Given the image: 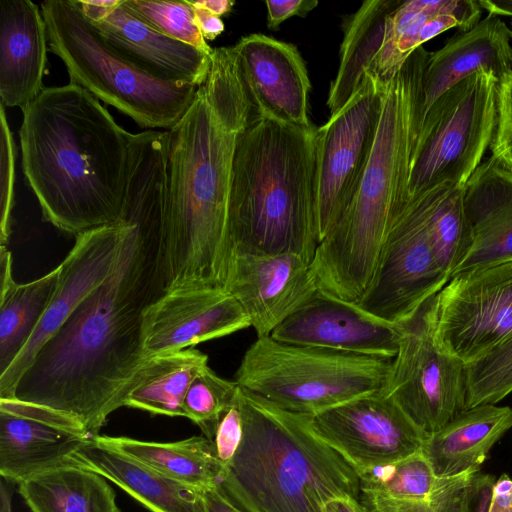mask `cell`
Here are the masks:
<instances>
[{
    "label": "cell",
    "instance_id": "6da1fadb",
    "mask_svg": "<svg viewBox=\"0 0 512 512\" xmlns=\"http://www.w3.org/2000/svg\"><path fill=\"white\" fill-rule=\"evenodd\" d=\"M162 217L163 201L155 192L126 194L125 231L110 275L42 346L13 398L70 415L92 436L124 406L148 359L142 321L161 294L156 252Z\"/></svg>",
    "mask_w": 512,
    "mask_h": 512
},
{
    "label": "cell",
    "instance_id": "7a4b0ae2",
    "mask_svg": "<svg viewBox=\"0 0 512 512\" xmlns=\"http://www.w3.org/2000/svg\"><path fill=\"white\" fill-rule=\"evenodd\" d=\"M254 119L247 103L211 97L199 86L168 130V198L156 252L161 294L225 289L233 158L239 133Z\"/></svg>",
    "mask_w": 512,
    "mask_h": 512
},
{
    "label": "cell",
    "instance_id": "3957f363",
    "mask_svg": "<svg viewBox=\"0 0 512 512\" xmlns=\"http://www.w3.org/2000/svg\"><path fill=\"white\" fill-rule=\"evenodd\" d=\"M22 113V171L43 219L75 237L119 224L129 132L73 83L44 88Z\"/></svg>",
    "mask_w": 512,
    "mask_h": 512
},
{
    "label": "cell",
    "instance_id": "277c9868",
    "mask_svg": "<svg viewBox=\"0 0 512 512\" xmlns=\"http://www.w3.org/2000/svg\"><path fill=\"white\" fill-rule=\"evenodd\" d=\"M430 52L418 47L385 89L374 146L356 190L319 243L311 267L319 290L357 304L375 272L386 236L410 200L409 181L424 116Z\"/></svg>",
    "mask_w": 512,
    "mask_h": 512
},
{
    "label": "cell",
    "instance_id": "5b68a950",
    "mask_svg": "<svg viewBox=\"0 0 512 512\" xmlns=\"http://www.w3.org/2000/svg\"><path fill=\"white\" fill-rule=\"evenodd\" d=\"M316 130L262 116L239 133L228 214L232 256L296 254L312 263L319 246Z\"/></svg>",
    "mask_w": 512,
    "mask_h": 512
},
{
    "label": "cell",
    "instance_id": "8992f818",
    "mask_svg": "<svg viewBox=\"0 0 512 512\" xmlns=\"http://www.w3.org/2000/svg\"><path fill=\"white\" fill-rule=\"evenodd\" d=\"M243 437L219 488L247 512H324L336 498L359 500L356 470L291 412L239 386Z\"/></svg>",
    "mask_w": 512,
    "mask_h": 512
},
{
    "label": "cell",
    "instance_id": "52a82bcc",
    "mask_svg": "<svg viewBox=\"0 0 512 512\" xmlns=\"http://www.w3.org/2000/svg\"><path fill=\"white\" fill-rule=\"evenodd\" d=\"M40 9L49 50L65 65L70 83L148 130H170L191 106L196 85L157 78L118 54L84 17L76 0H48Z\"/></svg>",
    "mask_w": 512,
    "mask_h": 512
},
{
    "label": "cell",
    "instance_id": "ba28073f",
    "mask_svg": "<svg viewBox=\"0 0 512 512\" xmlns=\"http://www.w3.org/2000/svg\"><path fill=\"white\" fill-rule=\"evenodd\" d=\"M392 360L288 344L266 336L245 351L234 381L283 409L315 415L384 391Z\"/></svg>",
    "mask_w": 512,
    "mask_h": 512
},
{
    "label": "cell",
    "instance_id": "9c48e42d",
    "mask_svg": "<svg viewBox=\"0 0 512 512\" xmlns=\"http://www.w3.org/2000/svg\"><path fill=\"white\" fill-rule=\"evenodd\" d=\"M499 78L480 69L445 91L424 114L409 181L410 198L433 186L465 187L493 142Z\"/></svg>",
    "mask_w": 512,
    "mask_h": 512
},
{
    "label": "cell",
    "instance_id": "30bf717a",
    "mask_svg": "<svg viewBox=\"0 0 512 512\" xmlns=\"http://www.w3.org/2000/svg\"><path fill=\"white\" fill-rule=\"evenodd\" d=\"M437 294L400 324L398 350L383 391L427 437L466 409V364L437 338Z\"/></svg>",
    "mask_w": 512,
    "mask_h": 512
},
{
    "label": "cell",
    "instance_id": "8fae6325",
    "mask_svg": "<svg viewBox=\"0 0 512 512\" xmlns=\"http://www.w3.org/2000/svg\"><path fill=\"white\" fill-rule=\"evenodd\" d=\"M386 87L367 73L350 100L316 130L319 243L344 212L362 177L376 139Z\"/></svg>",
    "mask_w": 512,
    "mask_h": 512
},
{
    "label": "cell",
    "instance_id": "7c38bea8",
    "mask_svg": "<svg viewBox=\"0 0 512 512\" xmlns=\"http://www.w3.org/2000/svg\"><path fill=\"white\" fill-rule=\"evenodd\" d=\"M449 280L429 238L422 200L414 195L391 226L370 284L356 305L400 325Z\"/></svg>",
    "mask_w": 512,
    "mask_h": 512
},
{
    "label": "cell",
    "instance_id": "4fadbf2b",
    "mask_svg": "<svg viewBox=\"0 0 512 512\" xmlns=\"http://www.w3.org/2000/svg\"><path fill=\"white\" fill-rule=\"evenodd\" d=\"M436 335L465 364L512 337V259L454 275L437 294Z\"/></svg>",
    "mask_w": 512,
    "mask_h": 512
},
{
    "label": "cell",
    "instance_id": "5bb4252c",
    "mask_svg": "<svg viewBox=\"0 0 512 512\" xmlns=\"http://www.w3.org/2000/svg\"><path fill=\"white\" fill-rule=\"evenodd\" d=\"M311 425L357 474L422 451L428 438L383 391L311 415Z\"/></svg>",
    "mask_w": 512,
    "mask_h": 512
},
{
    "label": "cell",
    "instance_id": "9a60e30c",
    "mask_svg": "<svg viewBox=\"0 0 512 512\" xmlns=\"http://www.w3.org/2000/svg\"><path fill=\"white\" fill-rule=\"evenodd\" d=\"M125 224L86 231L61 262L54 295L32 337L0 375V399L14 397L16 385L42 346L59 330L84 299L110 275L119 255Z\"/></svg>",
    "mask_w": 512,
    "mask_h": 512
},
{
    "label": "cell",
    "instance_id": "2e32d148",
    "mask_svg": "<svg viewBox=\"0 0 512 512\" xmlns=\"http://www.w3.org/2000/svg\"><path fill=\"white\" fill-rule=\"evenodd\" d=\"M93 437L70 415L16 398L0 399V475L7 482L19 484L74 461Z\"/></svg>",
    "mask_w": 512,
    "mask_h": 512
},
{
    "label": "cell",
    "instance_id": "e0dca14e",
    "mask_svg": "<svg viewBox=\"0 0 512 512\" xmlns=\"http://www.w3.org/2000/svg\"><path fill=\"white\" fill-rule=\"evenodd\" d=\"M248 327L245 310L224 288L162 293L143 312L145 356L175 353Z\"/></svg>",
    "mask_w": 512,
    "mask_h": 512
},
{
    "label": "cell",
    "instance_id": "ac0fdd59",
    "mask_svg": "<svg viewBox=\"0 0 512 512\" xmlns=\"http://www.w3.org/2000/svg\"><path fill=\"white\" fill-rule=\"evenodd\" d=\"M225 289L241 304L257 338L270 336L319 291L311 264L296 254L236 253Z\"/></svg>",
    "mask_w": 512,
    "mask_h": 512
},
{
    "label": "cell",
    "instance_id": "d6986e66",
    "mask_svg": "<svg viewBox=\"0 0 512 512\" xmlns=\"http://www.w3.org/2000/svg\"><path fill=\"white\" fill-rule=\"evenodd\" d=\"M246 88L260 117L302 128L309 120L310 80L297 48L254 33L232 46Z\"/></svg>",
    "mask_w": 512,
    "mask_h": 512
},
{
    "label": "cell",
    "instance_id": "ffe728a7",
    "mask_svg": "<svg viewBox=\"0 0 512 512\" xmlns=\"http://www.w3.org/2000/svg\"><path fill=\"white\" fill-rule=\"evenodd\" d=\"M400 333V325L379 320L355 303L339 300L319 290L270 336L288 344L394 358Z\"/></svg>",
    "mask_w": 512,
    "mask_h": 512
},
{
    "label": "cell",
    "instance_id": "44dd1931",
    "mask_svg": "<svg viewBox=\"0 0 512 512\" xmlns=\"http://www.w3.org/2000/svg\"><path fill=\"white\" fill-rule=\"evenodd\" d=\"M84 17L118 54L149 74L171 82L201 86L209 73L211 56L169 38L132 16L120 3L111 8L76 0Z\"/></svg>",
    "mask_w": 512,
    "mask_h": 512
},
{
    "label": "cell",
    "instance_id": "7402d4cb",
    "mask_svg": "<svg viewBox=\"0 0 512 512\" xmlns=\"http://www.w3.org/2000/svg\"><path fill=\"white\" fill-rule=\"evenodd\" d=\"M48 49L41 9L29 0H1V105L23 110L41 93Z\"/></svg>",
    "mask_w": 512,
    "mask_h": 512
},
{
    "label": "cell",
    "instance_id": "603a6c76",
    "mask_svg": "<svg viewBox=\"0 0 512 512\" xmlns=\"http://www.w3.org/2000/svg\"><path fill=\"white\" fill-rule=\"evenodd\" d=\"M471 246L451 277L512 259V171L489 157L464 187Z\"/></svg>",
    "mask_w": 512,
    "mask_h": 512
},
{
    "label": "cell",
    "instance_id": "cb8c5ba5",
    "mask_svg": "<svg viewBox=\"0 0 512 512\" xmlns=\"http://www.w3.org/2000/svg\"><path fill=\"white\" fill-rule=\"evenodd\" d=\"M483 68L499 80L512 71L509 25L492 14L430 52L424 73V114L445 91Z\"/></svg>",
    "mask_w": 512,
    "mask_h": 512
},
{
    "label": "cell",
    "instance_id": "d4e9b609",
    "mask_svg": "<svg viewBox=\"0 0 512 512\" xmlns=\"http://www.w3.org/2000/svg\"><path fill=\"white\" fill-rule=\"evenodd\" d=\"M73 460L113 482L151 512H205L202 490L103 445L94 437Z\"/></svg>",
    "mask_w": 512,
    "mask_h": 512
},
{
    "label": "cell",
    "instance_id": "484cf974",
    "mask_svg": "<svg viewBox=\"0 0 512 512\" xmlns=\"http://www.w3.org/2000/svg\"><path fill=\"white\" fill-rule=\"evenodd\" d=\"M510 428V407L478 405L463 410L429 436L422 453L437 477L480 470L488 452Z\"/></svg>",
    "mask_w": 512,
    "mask_h": 512
},
{
    "label": "cell",
    "instance_id": "4316f807",
    "mask_svg": "<svg viewBox=\"0 0 512 512\" xmlns=\"http://www.w3.org/2000/svg\"><path fill=\"white\" fill-rule=\"evenodd\" d=\"M58 265L25 284L14 281L12 255L0 246V375L13 363L32 337L54 295Z\"/></svg>",
    "mask_w": 512,
    "mask_h": 512
},
{
    "label": "cell",
    "instance_id": "83f0119b",
    "mask_svg": "<svg viewBox=\"0 0 512 512\" xmlns=\"http://www.w3.org/2000/svg\"><path fill=\"white\" fill-rule=\"evenodd\" d=\"M18 485L31 512H121L107 479L75 461L47 469Z\"/></svg>",
    "mask_w": 512,
    "mask_h": 512
},
{
    "label": "cell",
    "instance_id": "f1b7e54d",
    "mask_svg": "<svg viewBox=\"0 0 512 512\" xmlns=\"http://www.w3.org/2000/svg\"><path fill=\"white\" fill-rule=\"evenodd\" d=\"M94 439L200 490L219 487L224 472L212 442L205 436L166 443L125 436L96 435Z\"/></svg>",
    "mask_w": 512,
    "mask_h": 512
},
{
    "label": "cell",
    "instance_id": "f546056e",
    "mask_svg": "<svg viewBox=\"0 0 512 512\" xmlns=\"http://www.w3.org/2000/svg\"><path fill=\"white\" fill-rule=\"evenodd\" d=\"M401 3L400 0L365 1L347 20L338 71L328 93L331 115L338 112L361 85L383 45L387 17Z\"/></svg>",
    "mask_w": 512,
    "mask_h": 512
},
{
    "label": "cell",
    "instance_id": "4dcf8cb0",
    "mask_svg": "<svg viewBox=\"0 0 512 512\" xmlns=\"http://www.w3.org/2000/svg\"><path fill=\"white\" fill-rule=\"evenodd\" d=\"M208 356L193 347L148 358L132 384L124 406L170 417H185L183 401Z\"/></svg>",
    "mask_w": 512,
    "mask_h": 512
},
{
    "label": "cell",
    "instance_id": "1f68e13d",
    "mask_svg": "<svg viewBox=\"0 0 512 512\" xmlns=\"http://www.w3.org/2000/svg\"><path fill=\"white\" fill-rule=\"evenodd\" d=\"M416 195L422 200L429 238L438 262L451 278L473 238L464 206V187L442 183Z\"/></svg>",
    "mask_w": 512,
    "mask_h": 512
},
{
    "label": "cell",
    "instance_id": "d6a6232c",
    "mask_svg": "<svg viewBox=\"0 0 512 512\" xmlns=\"http://www.w3.org/2000/svg\"><path fill=\"white\" fill-rule=\"evenodd\" d=\"M122 6L153 30L212 55L189 1L122 0Z\"/></svg>",
    "mask_w": 512,
    "mask_h": 512
},
{
    "label": "cell",
    "instance_id": "836d02e7",
    "mask_svg": "<svg viewBox=\"0 0 512 512\" xmlns=\"http://www.w3.org/2000/svg\"><path fill=\"white\" fill-rule=\"evenodd\" d=\"M475 471L438 477L433 492L426 498L360 492L358 502L365 512H463L466 488Z\"/></svg>",
    "mask_w": 512,
    "mask_h": 512
},
{
    "label": "cell",
    "instance_id": "e575fe53",
    "mask_svg": "<svg viewBox=\"0 0 512 512\" xmlns=\"http://www.w3.org/2000/svg\"><path fill=\"white\" fill-rule=\"evenodd\" d=\"M466 409L496 404L512 392V337L466 364Z\"/></svg>",
    "mask_w": 512,
    "mask_h": 512
},
{
    "label": "cell",
    "instance_id": "d590c367",
    "mask_svg": "<svg viewBox=\"0 0 512 512\" xmlns=\"http://www.w3.org/2000/svg\"><path fill=\"white\" fill-rule=\"evenodd\" d=\"M238 384L218 376L209 366L193 379L183 401L185 417L197 424L204 435L235 399Z\"/></svg>",
    "mask_w": 512,
    "mask_h": 512
},
{
    "label": "cell",
    "instance_id": "8d00e7d4",
    "mask_svg": "<svg viewBox=\"0 0 512 512\" xmlns=\"http://www.w3.org/2000/svg\"><path fill=\"white\" fill-rule=\"evenodd\" d=\"M1 119V214L0 246H7L11 234V211L14 203L15 144L6 118L4 106H0Z\"/></svg>",
    "mask_w": 512,
    "mask_h": 512
},
{
    "label": "cell",
    "instance_id": "74e56055",
    "mask_svg": "<svg viewBox=\"0 0 512 512\" xmlns=\"http://www.w3.org/2000/svg\"><path fill=\"white\" fill-rule=\"evenodd\" d=\"M204 436L212 442L216 456L225 468L234 457L243 437V418L238 391L232 403Z\"/></svg>",
    "mask_w": 512,
    "mask_h": 512
},
{
    "label": "cell",
    "instance_id": "f35d334b",
    "mask_svg": "<svg viewBox=\"0 0 512 512\" xmlns=\"http://www.w3.org/2000/svg\"><path fill=\"white\" fill-rule=\"evenodd\" d=\"M491 158L512 171V71L498 84V123L490 147Z\"/></svg>",
    "mask_w": 512,
    "mask_h": 512
},
{
    "label": "cell",
    "instance_id": "ab89813d",
    "mask_svg": "<svg viewBox=\"0 0 512 512\" xmlns=\"http://www.w3.org/2000/svg\"><path fill=\"white\" fill-rule=\"evenodd\" d=\"M496 480L493 475L475 471L466 488L463 512H490Z\"/></svg>",
    "mask_w": 512,
    "mask_h": 512
},
{
    "label": "cell",
    "instance_id": "60d3db41",
    "mask_svg": "<svg viewBox=\"0 0 512 512\" xmlns=\"http://www.w3.org/2000/svg\"><path fill=\"white\" fill-rule=\"evenodd\" d=\"M267 26L271 30L279 29L285 20L293 16H305L318 5L315 0L266 1Z\"/></svg>",
    "mask_w": 512,
    "mask_h": 512
},
{
    "label": "cell",
    "instance_id": "b9f144b4",
    "mask_svg": "<svg viewBox=\"0 0 512 512\" xmlns=\"http://www.w3.org/2000/svg\"><path fill=\"white\" fill-rule=\"evenodd\" d=\"M205 512H247L232 502L219 487L202 490Z\"/></svg>",
    "mask_w": 512,
    "mask_h": 512
},
{
    "label": "cell",
    "instance_id": "7bdbcfd3",
    "mask_svg": "<svg viewBox=\"0 0 512 512\" xmlns=\"http://www.w3.org/2000/svg\"><path fill=\"white\" fill-rule=\"evenodd\" d=\"M490 512H512V479L506 474L496 480Z\"/></svg>",
    "mask_w": 512,
    "mask_h": 512
},
{
    "label": "cell",
    "instance_id": "ee69618b",
    "mask_svg": "<svg viewBox=\"0 0 512 512\" xmlns=\"http://www.w3.org/2000/svg\"><path fill=\"white\" fill-rule=\"evenodd\" d=\"M194 10L197 25L205 40H214L224 31V23L219 16L202 8H194Z\"/></svg>",
    "mask_w": 512,
    "mask_h": 512
},
{
    "label": "cell",
    "instance_id": "f6af8a7d",
    "mask_svg": "<svg viewBox=\"0 0 512 512\" xmlns=\"http://www.w3.org/2000/svg\"><path fill=\"white\" fill-rule=\"evenodd\" d=\"M189 2L194 8L205 9L219 17L227 14L235 4L234 1L230 0H197Z\"/></svg>",
    "mask_w": 512,
    "mask_h": 512
},
{
    "label": "cell",
    "instance_id": "bcb514c9",
    "mask_svg": "<svg viewBox=\"0 0 512 512\" xmlns=\"http://www.w3.org/2000/svg\"><path fill=\"white\" fill-rule=\"evenodd\" d=\"M324 512H365L358 500L353 498H336L327 502Z\"/></svg>",
    "mask_w": 512,
    "mask_h": 512
},
{
    "label": "cell",
    "instance_id": "7dc6e473",
    "mask_svg": "<svg viewBox=\"0 0 512 512\" xmlns=\"http://www.w3.org/2000/svg\"><path fill=\"white\" fill-rule=\"evenodd\" d=\"M483 10L498 17L512 18V0H479Z\"/></svg>",
    "mask_w": 512,
    "mask_h": 512
},
{
    "label": "cell",
    "instance_id": "c3c4849f",
    "mask_svg": "<svg viewBox=\"0 0 512 512\" xmlns=\"http://www.w3.org/2000/svg\"><path fill=\"white\" fill-rule=\"evenodd\" d=\"M509 28H510V36H511V39H512V19H511V21H510V26H509Z\"/></svg>",
    "mask_w": 512,
    "mask_h": 512
}]
</instances>
